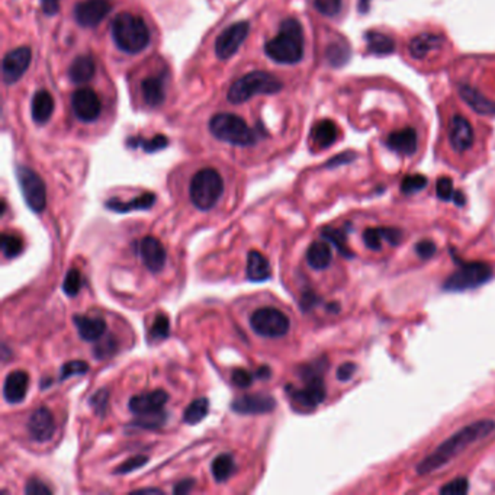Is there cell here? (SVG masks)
<instances>
[{"instance_id": "cell-47", "label": "cell", "mask_w": 495, "mask_h": 495, "mask_svg": "<svg viewBox=\"0 0 495 495\" xmlns=\"http://www.w3.org/2000/svg\"><path fill=\"white\" fill-rule=\"evenodd\" d=\"M254 381V375L246 369H234L232 375H231V382L240 388V389H246L249 387H251Z\"/></svg>"}, {"instance_id": "cell-1", "label": "cell", "mask_w": 495, "mask_h": 495, "mask_svg": "<svg viewBox=\"0 0 495 495\" xmlns=\"http://www.w3.org/2000/svg\"><path fill=\"white\" fill-rule=\"evenodd\" d=\"M495 430V421L491 418L478 420L472 424H468L452 437L444 440L434 452H432L427 458H424L418 466V475H429L434 470L440 469L446 463H449L455 456L462 453L466 447L472 446L474 443L485 439Z\"/></svg>"}, {"instance_id": "cell-63", "label": "cell", "mask_w": 495, "mask_h": 495, "mask_svg": "<svg viewBox=\"0 0 495 495\" xmlns=\"http://www.w3.org/2000/svg\"><path fill=\"white\" fill-rule=\"evenodd\" d=\"M368 5H369V0H361V6H359V9H361L362 12H365V11L368 9Z\"/></svg>"}, {"instance_id": "cell-36", "label": "cell", "mask_w": 495, "mask_h": 495, "mask_svg": "<svg viewBox=\"0 0 495 495\" xmlns=\"http://www.w3.org/2000/svg\"><path fill=\"white\" fill-rule=\"evenodd\" d=\"M327 58L334 67L343 65L350 58L349 46L343 42H333L332 45H328L327 49Z\"/></svg>"}, {"instance_id": "cell-61", "label": "cell", "mask_w": 495, "mask_h": 495, "mask_svg": "<svg viewBox=\"0 0 495 495\" xmlns=\"http://www.w3.org/2000/svg\"><path fill=\"white\" fill-rule=\"evenodd\" d=\"M453 201H455V203H456V205H459V206H463V205H465V202H466L465 195H463L462 192H455V195H453Z\"/></svg>"}, {"instance_id": "cell-58", "label": "cell", "mask_w": 495, "mask_h": 495, "mask_svg": "<svg viewBox=\"0 0 495 495\" xmlns=\"http://www.w3.org/2000/svg\"><path fill=\"white\" fill-rule=\"evenodd\" d=\"M351 160H355V154H353V153H344V154H340V156L334 157L333 160H330L327 163V166L328 168H336V166H340V164L350 163Z\"/></svg>"}, {"instance_id": "cell-11", "label": "cell", "mask_w": 495, "mask_h": 495, "mask_svg": "<svg viewBox=\"0 0 495 495\" xmlns=\"http://www.w3.org/2000/svg\"><path fill=\"white\" fill-rule=\"evenodd\" d=\"M250 31L249 22L232 23L227 30H224L215 42V53L220 60H228L239 51L240 45L244 42Z\"/></svg>"}, {"instance_id": "cell-38", "label": "cell", "mask_w": 495, "mask_h": 495, "mask_svg": "<svg viewBox=\"0 0 495 495\" xmlns=\"http://www.w3.org/2000/svg\"><path fill=\"white\" fill-rule=\"evenodd\" d=\"M0 243H2V251H4L5 257H8V258H13L22 253L23 243L15 234L4 232Z\"/></svg>"}, {"instance_id": "cell-23", "label": "cell", "mask_w": 495, "mask_h": 495, "mask_svg": "<svg viewBox=\"0 0 495 495\" xmlns=\"http://www.w3.org/2000/svg\"><path fill=\"white\" fill-rule=\"evenodd\" d=\"M75 325L84 342H96L106 332V322L102 318H92L86 315H75Z\"/></svg>"}, {"instance_id": "cell-50", "label": "cell", "mask_w": 495, "mask_h": 495, "mask_svg": "<svg viewBox=\"0 0 495 495\" xmlns=\"http://www.w3.org/2000/svg\"><path fill=\"white\" fill-rule=\"evenodd\" d=\"M436 191H437V196L441 201H451L453 199L455 191H453V182L449 177H440L437 180L436 184Z\"/></svg>"}, {"instance_id": "cell-31", "label": "cell", "mask_w": 495, "mask_h": 495, "mask_svg": "<svg viewBox=\"0 0 495 495\" xmlns=\"http://www.w3.org/2000/svg\"><path fill=\"white\" fill-rule=\"evenodd\" d=\"M95 60L90 56H80L70 65L68 76L73 83H86L95 76Z\"/></svg>"}, {"instance_id": "cell-56", "label": "cell", "mask_w": 495, "mask_h": 495, "mask_svg": "<svg viewBox=\"0 0 495 495\" xmlns=\"http://www.w3.org/2000/svg\"><path fill=\"white\" fill-rule=\"evenodd\" d=\"M42 12L49 16H54L60 11V0H41Z\"/></svg>"}, {"instance_id": "cell-10", "label": "cell", "mask_w": 495, "mask_h": 495, "mask_svg": "<svg viewBox=\"0 0 495 495\" xmlns=\"http://www.w3.org/2000/svg\"><path fill=\"white\" fill-rule=\"evenodd\" d=\"M16 177L27 205L34 212H42L46 205V189L38 173L30 168L19 166L16 169Z\"/></svg>"}, {"instance_id": "cell-35", "label": "cell", "mask_w": 495, "mask_h": 495, "mask_svg": "<svg viewBox=\"0 0 495 495\" xmlns=\"http://www.w3.org/2000/svg\"><path fill=\"white\" fill-rule=\"evenodd\" d=\"M130 147H141L144 151L147 153H156L158 150H163V149H166L168 147V137H164V135H156L150 139H146L143 137H137V138H130L128 139V143H127Z\"/></svg>"}, {"instance_id": "cell-4", "label": "cell", "mask_w": 495, "mask_h": 495, "mask_svg": "<svg viewBox=\"0 0 495 495\" xmlns=\"http://www.w3.org/2000/svg\"><path fill=\"white\" fill-rule=\"evenodd\" d=\"M280 90L282 83L275 76L265 72H251L231 84L228 101L239 105L256 95H275Z\"/></svg>"}, {"instance_id": "cell-34", "label": "cell", "mask_w": 495, "mask_h": 495, "mask_svg": "<svg viewBox=\"0 0 495 495\" xmlns=\"http://www.w3.org/2000/svg\"><path fill=\"white\" fill-rule=\"evenodd\" d=\"M208 411H209L208 398L202 396V398L194 399L189 404V407H187L183 413V421L194 426V424L201 422L208 415Z\"/></svg>"}, {"instance_id": "cell-22", "label": "cell", "mask_w": 495, "mask_h": 495, "mask_svg": "<svg viewBox=\"0 0 495 495\" xmlns=\"http://www.w3.org/2000/svg\"><path fill=\"white\" fill-rule=\"evenodd\" d=\"M443 44V38L436 34H421L413 38L408 44V51L413 58L422 60L432 53L439 50Z\"/></svg>"}, {"instance_id": "cell-46", "label": "cell", "mask_w": 495, "mask_h": 495, "mask_svg": "<svg viewBox=\"0 0 495 495\" xmlns=\"http://www.w3.org/2000/svg\"><path fill=\"white\" fill-rule=\"evenodd\" d=\"M149 462L147 456H134L130 458L128 460H125L124 463H121L115 469V474L118 475H125V474H131L134 472L135 469H139L141 466H144Z\"/></svg>"}, {"instance_id": "cell-27", "label": "cell", "mask_w": 495, "mask_h": 495, "mask_svg": "<svg viewBox=\"0 0 495 495\" xmlns=\"http://www.w3.org/2000/svg\"><path fill=\"white\" fill-rule=\"evenodd\" d=\"M141 92L146 104L151 108H157L164 102L166 92H164V79L161 76H150L141 83Z\"/></svg>"}, {"instance_id": "cell-43", "label": "cell", "mask_w": 495, "mask_h": 495, "mask_svg": "<svg viewBox=\"0 0 495 495\" xmlns=\"http://www.w3.org/2000/svg\"><path fill=\"white\" fill-rule=\"evenodd\" d=\"M363 242L366 244L368 249L378 251L382 249V242H384V235H382V230L381 228H368L363 232Z\"/></svg>"}, {"instance_id": "cell-26", "label": "cell", "mask_w": 495, "mask_h": 495, "mask_svg": "<svg viewBox=\"0 0 495 495\" xmlns=\"http://www.w3.org/2000/svg\"><path fill=\"white\" fill-rule=\"evenodd\" d=\"M54 112V99L46 90H38L32 98V120L42 125L50 121Z\"/></svg>"}, {"instance_id": "cell-32", "label": "cell", "mask_w": 495, "mask_h": 495, "mask_svg": "<svg viewBox=\"0 0 495 495\" xmlns=\"http://www.w3.org/2000/svg\"><path fill=\"white\" fill-rule=\"evenodd\" d=\"M365 39L368 42V50L373 54L378 56H387L394 53L395 50V42L391 37L381 34V32H375V31H369L365 35Z\"/></svg>"}, {"instance_id": "cell-18", "label": "cell", "mask_w": 495, "mask_h": 495, "mask_svg": "<svg viewBox=\"0 0 495 495\" xmlns=\"http://www.w3.org/2000/svg\"><path fill=\"white\" fill-rule=\"evenodd\" d=\"M27 427L32 440L44 443L53 437L56 432V421L49 408L41 407L31 414Z\"/></svg>"}, {"instance_id": "cell-57", "label": "cell", "mask_w": 495, "mask_h": 495, "mask_svg": "<svg viewBox=\"0 0 495 495\" xmlns=\"http://www.w3.org/2000/svg\"><path fill=\"white\" fill-rule=\"evenodd\" d=\"M317 302H318V298H317L315 294H313V292H305V294L302 295V298H301V308H302L303 311H310Z\"/></svg>"}, {"instance_id": "cell-41", "label": "cell", "mask_w": 495, "mask_h": 495, "mask_svg": "<svg viewBox=\"0 0 495 495\" xmlns=\"http://www.w3.org/2000/svg\"><path fill=\"white\" fill-rule=\"evenodd\" d=\"M427 186V177L422 175H410L406 176L403 179V183H401V191L404 194L410 195V194H415L422 191L424 187Z\"/></svg>"}, {"instance_id": "cell-40", "label": "cell", "mask_w": 495, "mask_h": 495, "mask_svg": "<svg viewBox=\"0 0 495 495\" xmlns=\"http://www.w3.org/2000/svg\"><path fill=\"white\" fill-rule=\"evenodd\" d=\"M80 288H82V275L77 269H72V270H68L67 275H65V279H64V284H63V291L67 296L70 298H75L79 292H80Z\"/></svg>"}, {"instance_id": "cell-48", "label": "cell", "mask_w": 495, "mask_h": 495, "mask_svg": "<svg viewBox=\"0 0 495 495\" xmlns=\"http://www.w3.org/2000/svg\"><path fill=\"white\" fill-rule=\"evenodd\" d=\"M469 489V482L466 478H456L453 481H451L449 484H446L444 487L440 488V494H446V495H463L466 494Z\"/></svg>"}, {"instance_id": "cell-19", "label": "cell", "mask_w": 495, "mask_h": 495, "mask_svg": "<svg viewBox=\"0 0 495 495\" xmlns=\"http://www.w3.org/2000/svg\"><path fill=\"white\" fill-rule=\"evenodd\" d=\"M449 139L452 147L459 153H463L472 147L475 134L472 125H470L466 118L460 115L452 118L449 123Z\"/></svg>"}, {"instance_id": "cell-37", "label": "cell", "mask_w": 495, "mask_h": 495, "mask_svg": "<svg viewBox=\"0 0 495 495\" xmlns=\"http://www.w3.org/2000/svg\"><path fill=\"white\" fill-rule=\"evenodd\" d=\"M322 237H324L325 240H328L330 243H333L342 254H344V256H347V257H351V256H353V254L350 253L349 246H347L346 234H344L343 230L325 228V230H322Z\"/></svg>"}, {"instance_id": "cell-5", "label": "cell", "mask_w": 495, "mask_h": 495, "mask_svg": "<svg viewBox=\"0 0 495 495\" xmlns=\"http://www.w3.org/2000/svg\"><path fill=\"white\" fill-rule=\"evenodd\" d=\"M209 130L215 138L224 143L247 147L256 144L257 137L254 131L242 120L240 116L232 113H218L209 123Z\"/></svg>"}, {"instance_id": "cell-44", "label": "cell", "mask_w": 495, "mask_h": 495, "mask_svg": "<svg viewBox=\"0 0 495 495\" xmlns=\"http://www.w3.org/2000/svg\"><path fill=\"white\" fill-rule=\"evenodd\" d=\"M108 399H109L108 389H99L98 392H95L90 396V407L95 410L98 415L104 417L108 408Z\"/></svg>"}, {"instance_id": "cell-6", "label": "cell", "mask_w": 495, "mask_h": 495, "mask_svg": "<svg viewBox=\"0 0 495 495\" xmlns=\"http://www.w3.org/2000/svg\"><path fill=\"white\" fill-rule=\"evenodd\" d=\"M224 192V182L215 169L199 170L189 187V196L192 203L199 211H209L217 205Z\"/></svg>"}, {"instance_id": "cell-16", "label": "cell", "mask_w": 495, "mask_h": 495, "mask_svg": "<svg viewBox=\"0 0 495 495\" xmlns=\"http://www.w3.org/2000/svg\"><path fill=\"white\" fill-rule=\"evenodd\" d=\"M138 254L144 266L153 273H160L164 266H166V249L163 247L160 240L151 237V235H147V237H144L138 243Z\"/></svg>"}, {"instance_id": "cell-30", "label": "cell", "mask_w": 495, "mask_h": 495, "mask_svg": "<svg viewBox=\"0 0 495 495\" xmlns=\"http://www.w3.org/2000/svg\"><path fill=\"white\" fill-rule=\"evenodd\" d=\"M333 261V253L325 242L313 243L306 250V262L315 270H324Z\"/></svg>"}, {"instance_id": "cell-51", "label": "cell", "mask_w": 495, "mask_h": 495, "mask_svg": "<svg viewBox=\"0 0 495 495\" xmlns=\"http://www.w3.org/2000/svg\"><path fill=\"white\" fill-rule=\"evenodd\" d=\"M115 350H116V342L109 336V337H106L105 342L99 343L95 347V351H93V353H95L96 359H105V358L112 356L113 353H115Z\"/></svg>"}, {"instance_id": "cell-33", "label": "cell", "mask_w": 495, "mask_h": 495, "mask_svg": "<svg viewBox=\"0 0 495 495\" xmlns=\"http://www.w3.org/2000/svg\"><path fill=\"white\" fill-rule=\"evenodd\" d=\"M212 475L217 482H225L231 478V475L235 472V462L234 458L230 453H223L217 456L211 465Z\"/></svg>"}, {"instance_id": "cell-9", "label": "cell", "mask_w": 495, "mask_h": 495, "mask_svg": "<svg viewBox=\"0 0 495 495\" xmlns=\"http://www.w3.org/2000/svg\"><path fill=\"white\" fill-rule=\"evenodd\" d=\"M251 330L262 337L276 339L285 336L289 332V318L276 308H261L251 314L250 317Z\"/></svg>"}, {"instance_id": "cell-8", "label": "cell", "mask_w": 495, "mask_h": 495, "mask_svg": "<svg viewBox=\"0 0 495 495\" xmlns=\"http://www.w3.org/2000/svg\"><path fill=\"white\" fill-rule=\"evenodd\" d=\"M492 277V269L482 262L462 263L456 272L444 282V289L451 292H462L478 288Z\"/></svg>"}, {"instance_id": "cell-21", "label": "cell", "mask_w": 495, "mask_h": 495, "mask_svg": "<svg viewBox=\"0 0 495 495\" xmlns=\"http://www.w3.org/2000/svg\"><path fill=\"white\" fill-rule=\"evenodd\" d=\"M387 146L403 156H413L417 150V134L410 127L394 131L387 139Z\"/></svg>"}, {"instance_id": "cell-53", "label": "cell", "mask_w": 495, "mask_h": 495, "mask_svg": "<svg viewBox=\"0 0 495 495\" xmlns=\"http://www.w3.org/2000/svg\"><path fill=\"white\" fill-rule=\"evenodd\" d=\"M415 251L421 258H430L436 254V244L430 240H422L415 246Z\"/></svg>"}, {"instance_id": "cell-24", "label": "cell", "mask_w": 495, "mask_h": 495, "mask_svg": "<svg viewBox=\"0 0 495 495\" xmlns=\"http://www.w3.org/2000/svg\"><path fill=\"white\" fill-rule=\"evenodd\" d=\"M337 137H339V128L333 121L330 120L317 123L311 132L313 144L320 150L332 147L336 143Z\"/></svg>"}, {"instance_id": "cell-13", "label": "cell", "mask_w": 495, "mask_h": 495, "mask_svg": "<svg viewBox=\"0 0 495 495\" xmlns=\"http://www.w3.org/2000/svg\"><path fill=\"white\" fill-rule=\"evenodd\" d=\"M72 106L76 116L83 123L95 121L102 111L99 96L89 87H82L73 93Z\"/></svg>"}, {"instance_id": "cell-29", "label": "cell", "mask_w": 495, "mask_h": 495, "mask_svg": "<svg viewBox=\"0 0 495 495\" xmlns=\"http://www.w3.org/2000/svg\"><path fill=\"white\" fill-rule=\"evenodd\" d=\"M156 202V195L154 194H143L141 196H137L135 199L130 202H121L118 199H109L105 206L113 212H120V214H127L131 211H143V209H150Z\"/></svg>"}, {"instance_id": "cell-7", "label": "cell", "mask_w": 495, "mask_h": 495, "mask_svg": "<svg viewBox=\"0 0 495 495\" xmlns=\"http://www.w3.org/2000/svg\"><path fill=\"white\" fill-rule=\"evenodd\" d=\"M322 366H310L302 369V380L305 385L302 388L288 391L295 403L303 408H315L325 399V385L322 381Z\"/></svg>"}, {"instance_id": "cell-54", "label": "cell", "mask_w": 495, "mask_h": 495, "mask_svg": "<svg viewBox=\"0 0 495 495\" xmlns=\"http://www.w3.org/2000/svg\"><path fill=\"white\" fill-rule=\"evenodd\" d=\"M355 372H356V365L351 363V362H346L337 369V380L346 382V381L351 380V376L355 375Z\"/></svg>"}, {"instance_id": "cell-25", "label": "cell", "mask_w": 495, "mask_h": 495, "mask_svg": "<svg viewBox=\"0 0 495 495\" xmlns=\"http://www.w3.org/2000/svg\"><path fill=\"white\" fill-rule=\"evenodd\" d=\"M247 279L251 282H265L270 277V265L268 258L256 250H251L247 256Z\"/></svg>"}, {"instance_id": "cell-2", "label": "cell", "mask_w": 495, "mask_h": 495, "mask_svg": "<svg viewBox=\"0 0 495 495\" xmlns=\"http://www.w3.org/2000/svg\"><path fill=\"white\" fill-rule=\"evenodd\" d=\"M265 53L269 58L280 64H295L303 57V32L301 23L288 18L280 23L277 35L268 41Z\"/></svg>"}, {"instance_id": "cell-55", "label": "cell", "mask_w": 495, "mask_h": 495, "mask_svg": "<svg viewBox=\"0 0 495 495\" xmlns=\"http://www.w3.org/2000/svg\"><path fill=\"white\" fill-rule=\"evenodd\" d=\"M382 230V235L384 240H387L389 244L396 246L401 243V239H403V232H401L398 228H381Z\"/></svg>"}, {"instance_id": "cell-14", "label": "cell", "mask_w": 495, "mask_h": 495, "mask_svg": "<svg viewBox=\"0 0 495 495\" xmlns=\"http://www.w3.org/2000/svg\"><path fill=\"white\" fill-rule=\"evenodd\" d=\"M276 407V401L269 394H250L235 398L231 403V410L237 414L254 415V414H268L272 413Z\"/></svg>"}, {"instance_id": "cell-17", "label": "cell", "mask_w": 495, "mask_h": 495, "mask_svg": "<svg viewBox=\"0 0 495 495\" xmlns=\"http://www.w3.org/2000/svg\"><path fill=\"white\" fill-rule=\"evenodd\" d=\"M169 401V394L163 389H156L151 392H144L134 395L130 403L128 408L135 415H149L163 411L164 406Z\"/></svg>"}, {"instance_id": "cell-59", "label": "cell", "mask_w": 495, "mask_h": 495, "mask_svg": "<svg viewBox=\"0 0 495 495\" xmlns=\"http://www.w3.org/2000/svg\"><path fill=\"white\" fill-rule=\"evenodd\" d=\"M194 487H195V480H192V478L183 480L179 484H176V487L173 488V492L175 494H187V492L192 491Z\"/></svg>"}, {"instance_id": "cell-45", "label": "cell", "mask_w": 495, "mask_h": 495, "mask_svg": "<svg viewBox=\"0 0 495 495\" xmlns=\"http://www.w3.org/2000/svg\"><path fill=\"white\" fill-rule=\"evenodd\" d=\"M317 11L324 16H336L342 11V0H314Z\"/></svg>"}, {"instance_id": "cell-42", "label": "cell", "mask_w": 495, "mask_h": 495, "mask_svg": "<svg viewBox=\"0 0 495 495\" xmlns=\"http://www.w3.org/2000/svg\"><path fill=\"white\" fill-rule=\"evenodd\" d=\"M89 370V365L84 361H72L63 365L60 372V381H65L76 375H84Z\"/></svg>"}, {"instance_id": "cell-52", "label": "cell", "mask_w": 495, "mask_h": 495, "mask_svg": "<svg viewBox=\"0 0 495 495\" xmlns=\"http://www.w3.org/2000/svg\"><path fill=\"white\" fill-rule=\"evenodd\" d=\"M25 494H28V495H51L53 491L46 487L42 481L32 478L28 481V484L25 487Z\"/></svg>"}, {"instance_id": "cell-49", "label": "cell", "mask_w": 495, "mask_h": 495, "mask_svg": "<svg viewBox=\"0 0 495 495\" xmlns=\"http://www.w3.org/2000/svg\"><path fill=\"white\" fill-rule=\"evenodd\" d=\"M139 421H138V427H144V429H156L160 427L166 421V414L163 411L156 413V414H149V415H139Z\"/></svg>"}, {"instance_id": "cell-60", "label": "cell", "mask_w": 495, "mask_h": 495, "mask_svg": "<svg viewBox=\"0 0 495 495\" xmlns=\"http://www.w3.org/2000/svg\"><path fill=\"white\" fill-rule=\"evenodd\" d=\"M256 376H257L258 380H263V381L269 380L270 378V369L268 366H262L261 369L256 372Z\"/></svg>"}, {"instance_id": "cell-62", "label": "cell", "mask_w": 495, "mask_h": 495, "mask_svg": "<svg viewBox=\"0 0 495 495\" xmlns=\"http://www.w3.org/2000/svg\"><path fill=\"white\" fill-rule=\"evenodd\" d=\"M134 492H137V494H161V489H158V488H143V489H137Z\"/></svg>"}, {"instance_id": "cell-20", "label": "cell", "mask_w": 495, "mask_h": 495, "mask_svg": "<svg viewBox=\"0 0 495 495\" xmlns=\"http://www.w3.org/2000/svg\"><path fill=\"white\" fill-rule=\"evenodd\" d=\"M30 388V376L23 370L11 372L4 385V396L9 404H19L27 398Z\"/></svg>"}, {"instance_id": "cell-28", "label": "cell", "mask_w": 495, "mask_h": 495, "mask_svg": "<svg viewBox=\"0 0 495 495\" xmlns=\"http://www.w3.org/2000/svg\"><path fill=\"white\" fill-rule=\"evenodd\" d=\"M459 93L462 99L481 115H495V102L487 99L482 96L480 92H477L474 87L460 84L459 86Z\"/></svg>"}, {"instance_id": "cell-3", "label": "cell", "mask_w": 495, "mask_h": 495, "mask_svg": "<svg viewBox=\"0 0 495 495\" xmlns=\"http://www.w3.org/2000/svg\"><path fill=\"white\" fill-rule=\"evenodd\" d=\"M112 37L118 49L128 54H138L150 44V31L143 18L121 12L112 22Z\"/></svg>"}, {"instance_id": "cell-15", "label": "cell", "mask_w": 495, "mask_h": 495, "mask_svg": "<svg viewBox=\"0 0 495 495\" xmlns=\"http://www.w3.org/2000/svg\"><path fill=\"white\" fill-rule=\"evenodd\" d=\"M109 0H86L75 8V18L83 28H95L111 12Z\"/></svg>"}, {"instance_id": "cell-12", "label": "cell", "mask_w": 495, "mask_h": 495, "mask_svg": "<svg viewBox=\"0 0 495 495\" xmlns=\"http://www.w3.org/2000/svg\"><path fill=\"white\" fill-rule=\"evenodd\" d=\"M32 53L28 46H18V49L9 51L2 64V72H4V82L6 84H13L16 83L25 72L28 70L31 64Z\"/></svg>"}, {"instance_id": "cell-39", "label": "cell", "mask_w": 495, "mask_h": 495, "mask_svg": "<svg viewBox=\"0 0 495 495\" xmlns=\"http://www.w3.org/2000/svg\"><path fill=\"white\" fill-rule=\"evenodd\" d=\"M170 332V321L169 317L166 314H158L151 325L150 330V336L153 340L158 342V340H164L169 336Z\"/></svg>"}]
</instances>
